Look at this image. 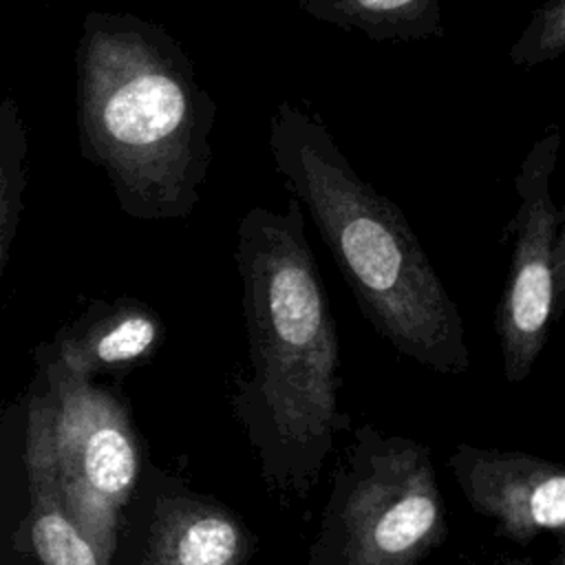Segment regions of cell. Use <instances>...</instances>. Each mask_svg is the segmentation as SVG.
Returning a JSON list of instances; mask_svg holds the SVG:
<instances>
[{
	"instance_id": "cell-1",
	"label": "cell",
	"mask_w": 565,
	"mask_h": 565,
	"mask_svg": "<svg viewBox=\"0 0 565 565\" xmlns=\"http://www.w3.org/2000/svg\"><path fill=\"white\" fill-rule=\"evenodd\" d=\"M236 263L252 364L236 411L267 486L305 497L349 415L340 408L338 329L296 196L282 212L252 207L241 218Z\"/></svg>"
},
{
	"instance_id": "cell-2",
	"label": "cell",
	"mask_w": 565,
	"mask_h": 565,
	"mask_svg": "<svg viewBox=\"0 0 565 565\" xmlns=\"http://www.w3.org/2000/svg\"><path fill=\"white\" fill-rule=\"evenodd\" d=\"M75 75L84 159L106 172L126 210L188 214L212 161L216 102L179 40L132 13L88 11Z\"/></svg>"
},
{
	"instance_id": "cell-3",
	"label": "cell",
	"mask_w": 565,
	"mask_h": 565,
	"mask_svg": "<svg viewBox=\"0 0 565 565\" xmlns=\"http://www.w3.org/2000/svg\"><path fill=\"white\" fill-rule=\"evenodd\" d=\"M269 150L369 324L397 353L435 373L468 371L457 302L404 212L355 172L327 124L282 102L269 121Z\"/></svg>"
},
{
	"instance_id": "cell-4",
	"label": "cell",
	"mask_w": 565,
	"mask_h": 565,
	"mask_svg": "<svg viewBox=\"0 0 565 565\" xmlns=\"http://www.w3.org/2000/svg\"><path fill=\"white\" fill-rule=\"evenodd\" d=\"M446 536L430 448L362 424L333 470L302 565H422Z\"/></svg>"
},
{
	"instance_id": "cell-5",
	"label": "cell",
	"mask_w": 565,
	"mask_h": 565,
	"mask_svg": "<svg viewBox=\"0 0 565 565\" xmlns=\"http://www.w3.org/2000/svg\"><path fill=\"white\" fill-rule=\"evenodd\" d=\"M561 130L552 124L527 150L514 190L519 207L512 221V256L508 278L494 313L503 375L523 382L539 360L552 320L556 318L554 247L558 207L552 199Z\"/></svg>"
},
{
	"instance_id": "cell-6",
	"label": "cell",
	"mask_w": 565,
	"mask_h": 565,
	"mask_svg": "<svg viewBox=\"0 0 565 565\" xmlns=\"http://www.w3.org/2000/svg\"><path fill=\"white\" fill-rule=\"evenodd\" d=\"M446 463L468 505L499 536L519 545L543 532L565 539V463L472 444H457Z\"/></svg>"
},
{
	"instance_id": "cell-7",
	"label": "cell",
	"mask_w": 565,
	"mask_h": 565,
	"mask_svg": "<svg viewBox=\"0 0 565 565\" xmlns=\"http://www.w3.org/2000/svg\"><path fill=\"white\" fill-rule=\"evenodd\" d=\"M254 534L225 505L177 499L157 527L150 565H247Z\"/></svg>"
},
{
	"instance_id": "cell-8",
	"label": "cell",
	"mask_w": 565,
	"mask_h": 565,
	"mask_svg": "<svg viewBox=\"0 0 565 565\" xmlns=\"http://www.w3.org/2000/svg\"><path fill=\"white\" fill-rule=\"evenodd\" d=\"M307 15L353 29L375 42H419L441 38L439 0H294Z\"/></svg>"
},
{
	"instance_id": "cell-9",
	"label": "cell",
	"mask_w": 565,
	"mask_h": 565,
	"mask_svg": "<svg viewBox=\"0 0 565 565\" xmlns=\"http://www.w3.org/2000/svg\"><path fill=\"white\" fill-rule=\"evenodd\" d=\"M82 479L93 494L121 497L137 475V455L126 430L108 419L95 422L75 444Z\"/></svg>"
},
{
	"instance_id": "cell-10",
	"label": "cell",
	"mask_w": 565,
	"mask_h": 565,
	"mask_svg": "<svg viewBox=\"0 0 565 565\" xmlns=\"http://www.w3.org/2000/svg\"><path fill=\"white\" fill-rule=\"evenodd\" d=\"M26 128L20 104L7 95L0 99V260L13 234L26 183Z\"/></svg>"
},
{
	"instance_id": "cell-11",
	"label": "cell",
	"mask_w": 565,
	"mask_h": 565,
	"mask_svg": "<svg viewBox=\"0 0 565 565\" xmlns=\"http://www.w3.org/2000/svg\"><path fill=\"white\" fill-rule=\"evenodd\" d=\"M31 539L44 565H99L88 539L55 505L44 503L33 514Z\"/></svg>"
},
{
	"instance_id": "cell-12",
	"label": "cell",
	"mask_w": 565,
	"mask_h": 565,
	"mask_svg": "<svg viewBox=\"0 0 565 565\" xmlns=\"http://www.w3.org/2000/svg\"><path fill=\"white\" fill-rule=\"evenodd\" d=\"M565 53V0H543L510 46L519 68H534Z\"/></svg>"
},
{
	"instance_id": "cell-13",
	"label": "cell",
	"mask_w": 565,
	"mask_h": 565,
	"mask_svg": "<svg viewBox=\"0 0 565 565\" xmlns=\"http://www.w3.org/2000/svg\"><path fill=\"white\" fill-rule=\"evenodd\" d=\"M154 338V320L143 313H130L97 335V340L93 342V353L95 360L104 364L128 362L146 353L152 347Z\"/></svg>"
},
{
	"instance_id": "cell-14",
	"label": "cell",
	"mask_w": 565,
	"mask_h": 565,
	"mask_svg": "<svg viewBox=\"0 0 565 565\" xmlns=\"http://www.w3.org/2000/svg\"><path fill=\"white\" fill-rule=\"evenodd\" d=\"M554 274H556V318L565 309V194L563 205L558 207V227H556V247H554Z\"/></svg>"
},
{
	"instance_id": "cell-15",
	"label": "cell",
	"mask_w": 565,
	"mask_h": 565,
	"mask_svg": "<svg viewBox=\"0 0 565 565\" xmlns=\"http://www.w3.org/2000/svg\"><path fill=\"white\" fill-rule=\"evenodd\" d=\"M483 565H536V563L525 561V558H503V561H492V563H483Z\"/></svg>"
},
{
	"instance_id": "cell-16",
	"label": "cell",
	"mask_w": 565,
	"mask_h": 565,
	"mask_svg": "<svg viewBox=\"0 0 565 565\" xmlns=\"http://www.w3.org/2000/svg\"><path fill=\"white\" fill-rule=\"evenodd\" d=\"M552 565H565V539L558 541V550H556V554H554Z\"/></svg>"
}]
</instances>
